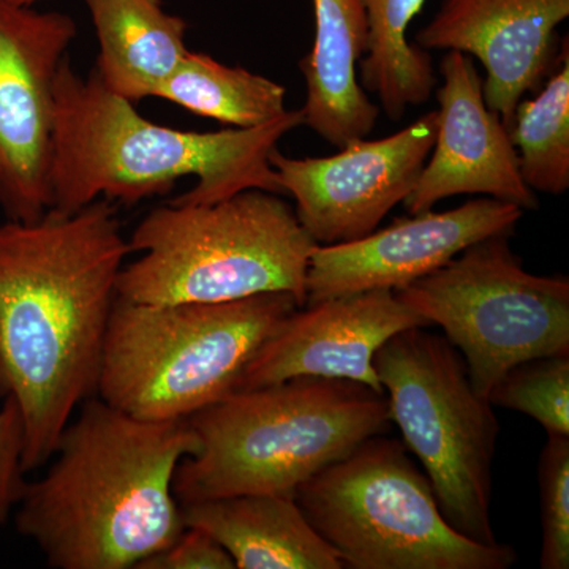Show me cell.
Listing matches in <instances>:
<instances>
[{"instance_id":"cell-1","label":"cell","mask_w":569,"mask_h":569,"mask_svg":"<svg viewBox=\"0 0 569 569\" xmlns=\"http://www.w3.org/2000/svg\"><path fill=\"white\" fill-rule=\"evenodd\" d=\"M129 253L104 198L69 216L0 223V396L24 419L26 473L50 462L73 411L97 395Z\"/></svg>"},{"instance_id":"cell-2","label":"cell","mask_w":569,"mask_h":569,"mask_svg":"<svg viewBox=\"0 0 569 569\" xmlns=\"http://www.w3.org/2000/svg\"><path fill=\"white\" fill-rule=\"evenodd\" d=\"M197 449L186 419L146 421L93 396L48 473L26 485L17 529L50 568L137 569L186 530L173 479Z\"/></svg>"},{"instance_id":"cell-3","label":"cell","mask_w":569,"mask_h":569,"mask_svg":"<svg viewBox=\"0 0 569 569\" xmlns=\"http://www.w3.org/2000/svg\"><path fill=\"white\" fill-rule=\"evenodd\" d=\"M302 123L296 110L250 129L160 126L108 91L96 71L78 74L67 56L54 81L51 209L69 216L99 198L134 206L170 194L186 176L197 183L168 203L213 204L249 189L283 194L269 156Z\"/></svg>"},{"instance_id":"cell-4","label":"cell","mask_w":569,"mask_h":569,"mask_svg":"<svg viewBox=\"0 0 569 569\" xmlns=\"http://www.w3.org/2000/svg\"><path fill=\"white\" fill-rule=\"evenodd\" d=\"M186 421L198 449L176 468L179 505L242 493L293 498L307 479L392 425L385 392L318 377L231 392Z\"/></svg>"},{"instance_id":"cell-5","label":"cell","mask_w":569,"mask_h":569,"mask_svg":"<svg viewBox=\"0 0 569 569\" xmlns=\"http://www.w3.org/2000/svg\"><path fill=\"white\" fill-rule=\"evenodd\" d=\"M316 241L280 194L249 189L213 204L152 209L129 239L118 296L146 305L228 302L290 293L306 306Z\"/></svg>"},{"instance_id":"cell-6","label":"cell","mask_w":569,"mask_h":569,"mask_svg":"<svg viewBox=\"0 0 569 569\" xmlns=\"http://www.w3.org/2000/svg\"><path fill=\"white\" fill-rule=\"evenodd\" d=\"M299 305L290 293L228 302L112 305L97 395L146 421H178L238 388L250 359Z\"/></svg>"},{"instance_id":"cell-7","label":"cell","mask_w":569,"mask_h":569,"mask_svg":"<svg viewBox=\"0 0 569 569\" xmlns=\"http://www.w3.org/2000/svg\"><path fill=\"white\" fill-rule=\"evenodd\" d=\"M387 433L318 471L295 492L307 522L343 568L509 569V545H482L449 526L432 482Z\"/></svg>"},{"instance_id":"cell-8","label":"cell","mask_w":569,"mask_h":569,"mask_svg":"<svg viewBox=\"0 0 569 569\" xmlns=\"http://www.w3.org/2000/svg\"><path fill=\"white\" fill-rule=\"evenodd\" d=\"M373 367L391 421L432 482L441 515L463 537L497 545L490 503L500 425L473 388L466 359L447 337L417 326L378 348Z\"/></svg>"},{"instance_id":"cell-9","label":"cell","mask_w":569,"mask_h":569,"mask_svg":"<svg viewBox=\"0 0 569 569\" xmlns=\"http://www.w3.org/2000/svg\"><path fill=\"white\" fill-rule=\"evenodd\" d=\"M508 234L475 242L396 298L466 359L478 395L511 367L539 356L569 355V280L537 276L512 252Z\"/></svg>"},{"instance_id":"cell-10","label":"cell","mask_w":569,"mask_h":569,"mask_svg":"<svg viewBox=\"0 0 569 569\" xmlns=\"http://www.w3.org/2000/svg\"><path fill=\"white\" fill-rule=\"evenodd\" d=\"M77 22L0 0V211L36 222L51 209L54 81Z\"/></svg>"},{"instance_id":"cell-11","label":"cell","mask_w":569,"mask_h":569,"mask_svg":"<svg viewBox=\"0 0 569 569\" xmlns=\"http://www.w3.org/2000/svg\"><path fill=\"white\" fill-rule=\"evenodd\" d=\"M437 137V110L380 140H356L329 157L291 159L274 149L269 163L296 217L317 246L372 233L417 187Z\"/></svg>"},{"instance_id":"cell-12","label":"cell","mask_w":569,"mask_h":569,"mask_svg":"<svg viewBox=\"0 0 569 569\" xmlns=\"http://www.w3.org/2000/svg\"><path fill=\"white\" fill-rule=\"evenodd\" d=\"M522 216L519 206L478 198L447 212L430 209L400 217L356 241L317 246L307 269L306 305L365 291L400 290L475 242L511 236Z\"/></svg>"},{"instance_id":"cell-13","label":"cell","mask_w":569,"mask_h":569,"mask_svg":"<svg viewBox=\"0 0 569 569\" xmlns=\"http://www.w3.org/2000/svg\"><path fill=\"white\" fill-rule=\"evenodd\" d=\"M429 325L391 290L337 296L298 307L258 348L236 391L298 377L337 378L385 392L373 367L378 348L397 332Z\"/></svg>"},{"instance_id":"cell-14","label":"cell","mask_w":569,"mask_h":569,"mask_svg":"<svg viewBox=\"0 0 569 569\" xmlns=\"http://www.w3.org/2000/svg\"><path fill=\"white\" fill-rule=\"evenodd\" d=\"M437 137L407 211H430L458 194H485L535 211L539 201L523 182L508 127L490 111L482 80L470 56L447 51L440 62Z\"/></svg>"},{"instance_id":"cell-15","label":"cell","mask_w":569,"mask_h":569,"mask_svg":"<svg viewBox=\"0 0 569 569\" xmlns=\"http://www.w3.org/2000/svg\"><path fill=\"white\" fill-rule=\"evenodd\" d=\"M568 17L569 0H443L417 44L477 58L488 73L485 102L508 127L559 61L557 28Z\"/></svg>"},{"instance_id":"cell-16","label":"cell","mask_w":569,"mask_h":569,"mask_svg":"<svg viewBox=\"0 0 569 569\" xmlns=\"http://www.w3.org/2000/svg\"><path fill=\"white\" fill-rule=\"evenodd\" d=\"M316 40L301 61L307 86L306 126L336 148L376 129L377 104L359 84L356 67L365 58L369 29L358 0H312Z\"/></svg>"},{"instance_id":"cell-17","label":"cell","mask_w":569,"mask_h":569,"mask_svg":"<svg viewBox=\"0 0 569 569\" xmlns=\"http://www.w3.org/2000/svg\"><path fill=\"white\" fill-rule=\"evenodd\" d=\"M183 526L208 531L238 569H342L295 498L242 493L181 505Z\"/></svg>"},{"instance_id":"cell-18","label":"cell","mask_w":569,"mask_h":569,"mask_svg":"<svg viewBox=\"0 0 569 569\" xmlns=\"http://www.w3.org/2000/svg\"><path fill=\"white\" fill-rule=\"evenodd\" d=\"M97 40L96 71L114 96L137 104L156 97L189 48L187 22L163 0H86Z\"/></svg>"},{"instance_id":"cell-19","label":"cell","mask_w":569,"mask_h":569,"mask_svg":"<svg viewBox=\"0 0 569 569\" xmlns=\"http://www.w3.org/2000/svg\"><path fill=\"white\" fill-rule=\"evenodd\" d=\"M366 13L369 40L359 74L378 97L388 118L399 121L410 107H421L436 89L429 52L411 44L407 31L426 0H358Z\"/></svg>"},{"instance_id":"cell-20","label":"cell","mask_w":569,"mask_h":569,"mask_svg":"<svg viewBox=\"0 0 569 569\" xmlns=\"http://www.w3.org/2000/svg\"><path fill=\"white\" fill-rule=\"evenodd\" d=\"M156 97L236 129L274 121L288 111L283 86L242 67L224 66L204 52H187Z\"/></svg>"},{"instance_id":"cell-21","label":"cell","mask_w":569,"mask_h":569,"mask_svg":"<svg viewBox=\"0 0 569 569\" xmlns=\"http://www.w3.org/2000/svg\"><path fill=\"white\" fill-rule=\"evenodd\" d=\"M535 99L516 108L508 132L518 151L520 174L533 192L563 194L569 189V44Z\"/></svg>"},{"instance_id":"cell-22","label":"cell","mask_w":569,"mask_h":569,"mask_svg":"<svg viewBox=\"0 0 569 569\" xmlns=\"http://www.w3.org/2000/svg\"><path fill=\"white\" fill-rule=\"evenodd\" d=\"M488 399L493 407L533 418L548 433L569 437V355L519 362L497 381Z\"/></svg>"},{"instance_id":"cell-23","label":"cell","mask_w":569,"mask_h":569,"mask_svg":"<svg viewBox=\"0 0 569 569\" xmlns=\"http://www.w3.org/2000/svg\"><path fill=\"white\" fill-rule=\"evenodd\" d=\"M542 546L539 567L569 568V437L548 433L538 462Z\"/></svg>"},{"instance_id":"cell-24","label":"cell","mask_w":569,"mask_h":569,"mask_svg":"<svg viewBox=\"0 0 569 569\" xmlns=\"http://www.w3.org/2000/svg\"><path fill=\"white\" fill-rule=\"evenodd\" d=\"M24 419L20 407L11 396L0 408V529L9 519L10 512L20 503L24 493Z\"/></svg>"},{"instance_id":"cell-25","label":"cell","mask_w":569,"mask_h":569,"mask_svg":"<svg viewBox=\"0 0 569 569\" xmlns=\"http://www.w3.org/2000/svg\"><path fill=\"white\" fill-rule=\"evenodd\" d=\"M137 569H236V565L208 531L186 527L170 548L142 560Z\"/></svg>"},{"instance_id":"cell-26","label":"cell","mask_w":569,"mask_h":569,"mask_svg":"<svg viewBox=\"0 0 569 569\" xmlns=\"http://www.w3.org/2000/svg\"><path fill=\"white\" fill-rule=\"evenodd\" d=\"M18 6L33 7L36 3L44 2V0H13Z\"/></svg>"}]
</instances>
